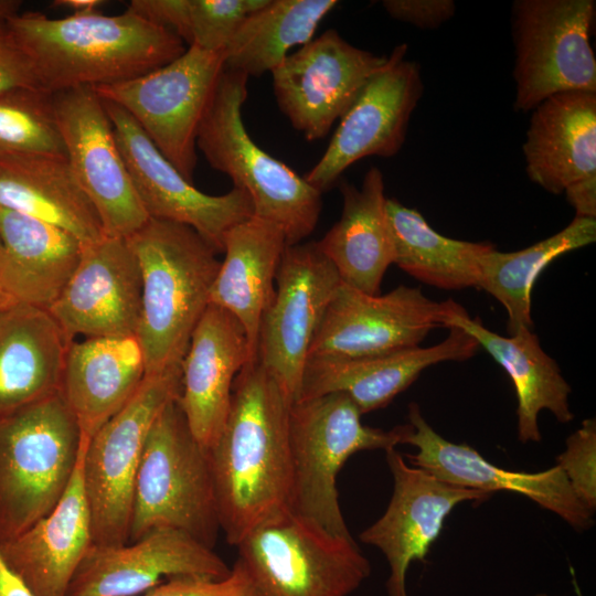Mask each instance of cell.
I'll use <instances>...</instances> for the list:
<instances>
[{
  "label": "cell",
  "instance_id": "6da1fadb",
  "mask_svg": "<svg viewBox=\"0 0 596 596\" xmlns=\"http://www.w3.org/2000/svg\"><path fill=\"white\" fill-rule=\"evenodd\" d=\"M290 405L256 356L236 375L224 426L207 448L220 528L231 545L288 507Z\"/></svg>",
  "mask_w": 596,
  "mask_h": 596
},
{
  "label": "cell",
  "instance_id": "7a4b0ae2",
  "mask_svg": "<svg viewBox=\"0 0 596 596\" xmlns=\"http://www.w3.org/2000/svg\"><path fill=\"white\" fill-rule=\"evenodd\" d=\"M7 25L31 63L38 85L53 94L125 82L182 55L185 43L173 32L126 10L52 19L18 13Z\"/></svg>",
  "mask_w": 596,
  "mask_h": 596
},
{
  "label": "cell",
  "instance_id": "3957f363",
  "mask_svg": "<svg viewBox=\"0 0 596 596\" xmlns=\"http://www.w3.org/2000/svg\"><path fill=\"white\" fill-rule=\"evenodd\" d=\"M141 275V309L136 338L146 374L179 365L194 328L210 304L221 262L192 227L149 219L126 238Z\"/></svg>",
  "mask_w": 596,
  "mask_h": 596
},
{
  "label": "cell",
  "instance_id": "277c9868",
  "mask_svg": "<svg viewBox=\"0 0 596 596\" xmlns=\"http://www.w3.org/2000/svg\"><path fill=\"white\" fill-rule=\"evenodd\" d=\"M247 79L223 70L199 126L196 146L213 169L249 195L254 216L279 226L287 245L298 244L318 224L322 193L248 135L242 118Z\"/></svg>",
  "mask_w": 596,
  "mask_h": 596
},
{
  "label": "cell",
  "instance_id": "5b68a950",
  "mask_svg": "<svg viewBox=\"0 0 596 596\" xmlns=\"http://www.w3.org/2000/svg\"><path fill=\"white\" fill-rule=\"evenodd\" d=\"M158 528L182 531L211 549L221 531L209 449L192 434L178 398L164 406L148 433L128 542Z\"/></svg>",
  "mask_w": 596,
  "mask_h": 596
},
{
  "label": "cell",
  "instance_id": "8992f818",
  "mask_svg": "<svg viewBox=\"0 0 596 596\" xmlns=\"http://www.w3.org/2000/svg\"><path fill=\"white\" fill-rule=\"evenodd\" d=\"M81 438L61 392L0 419V542L57 504L75 471Z\"/></svg>",
  "mask_w": 596,
  "mask_h": 596
},
{
  "label": "cell",
  "instance_id": "52a82bcc",
  "mask_svg": "<svg viewBox=\"0 0 596 596\" xmlns=\"http://www.w3.org/2000/svg\"><path fill=\"white\" fill-rule=\"evenodd\" d=\"M361 412L342 393L300 400L289 409L291 481L288 508L326 531L351 538L338 498L337 477L355 453L387 451L403 444L411 429L363 425Z\"/></svg>",
  "mask_w": 596,
  "mask_h": 596
},
{
  "label": "cell",
  "instance_id": "ba28073f",
  "mask_svg": "<svg viewBox=\"0 0 596 596\" xmlns=\"http://www.w3.org/2000/svg\"><path fill=\"white\" fill-rule=\"evenodd\" d=\"M256 596H349L371 574L353 538L283 508L235 545Z\"/></svg>",
  "mask_w": 596,
  "mask_h": 596
},
{
  "label": "cell",
  "instance_id": "9c48e42d",
  "mask_svg": "<svg viewBox=\"0 0 596 596\" xmlns=\"http://www.w3.org/2000/svg\"><path fill=\"white\" fill-rule=\"evenodd\" d=\"M181 364L146 374L132 397L87 441L83 479L92 518V544L129 541L134 486L148 433L181 393Z\"/></svg>",
  "mask_w": 596,
  "mask_h": 596
},
{
  "label": "cell",
  "instance_id": "30bf717a",
  "mask_svg": "<svg viewBox=\"0 0 596 596\" xmlns=\"http://www.w3.org/2000/svg\"><path fill=\"white\" fill-rule=\"evenodd\" d=\"M593 0H517L511 31L515 49L514 109L533 110L560 93H596L590 45Z\"/></svg>",
  "mask_w": 596,
  "mask_h": 596
},
{
  "label": "cell",
  "instance_id": "8fae6325",
  "mask_svg": "<svg viewBox=\"0 0 596 596\" xmlns=\"http://www.w3.org/2000/svg\"><path fill=\"white\" fill-rule=\"evenodd\" d=\"M224 70V53L188 46L170 63L138 77L93 87L126 110L190 182L199 126Z\"/></svg>",
  "mask_w": 596,
  "mask_h": 596
},
{
  "label": "cell",
  "instance_id": "7c38bea8",
  "mask_svg": "<svg viewBox=\"0 0 596 596\" xmlns=\"http://www.w3.org/2000/svg\"><path fill=\"white\" fill-rule=\"evenodd\" d=\"M340 276L317 242L287 245L263 315L256 358L291 403L300 392L308 352Z\"/></svg>",
  "mask_w": 596,
  "mask_h": 596
},
{
  "label": "cell",
  "instance_id": "4fadbf2b",
  "mask_svg": "<svg viewBox=\"0 0 596 596\" xmlns=\"http://www.w3.org/2000/svg\"><path fill=\"white\" fill-rule=\"evenodd\" d=\"M466 312L453 299L435 301L417 287L369 295L343 283L311 342V356H368L419 347L430 330Z\"/></svg>",
  "mask_w": 596,
  "mask_h": 596
},
{
  "label": "cell",
  "instance_id": "5bb4252c",
  "mask_svg": "<svg viewBox=\"0 0 596 596\" xmlns=\"http://www.w3.org/2000/svg\"><path fill=\"white\" fill-rule=\"evenodd\" d=\"M67 161L100 219L104 234L127 238L148 220L102 98L84 86L52 94Z\"/></svg>",
  "mask_w": 596,
  "mask_h": 596
},
{
  "label": "cell",
  "instance_id": "9a60e30c",
  "mask_svg": "<svg viewBox=\"0 0 596 596\" xmlns=\"http://www.w3.org/2000/svg\"><path fill=\"white\" fill-rule=\"evenodd\" d=\"M386 61L329 29L272 72L277 105L308 141L322 139Z\"/></svg>",
  "mask_w": 596,
  "mask_h": 596
},
{
  "label": "cell",
  "instance_id": "2e32d148",
  "mask_svg": "<svg viewBox=\"0 0 596 596\" xmlns=\"http://www.w3.org/2000/svg\"><path fill=\"white\" fill-rule=\"evenodd\" d=\"M407 45L395 46L339 119L326 151L305 180L323 193L365 157L389 158L402 148L409 118L423 93L419 65L406 60Z\"/></svg>",
  "mask_w": 596,
  "mask_h": 596
},
{
  "label": "cell",
  "instance_id": "e0dca14e",
  "mask_svg": "<svg viewBox=\"0 0 596 596\" xmlns=\"http://www.w3.org/2000/svg\"><path fill=\"white\" fill-rule=\"evenodd\" d=\"M102 100L136 193L149 219L190 226L217 253H223L225 233L254 215L249 195L237 188L222 195H210L196 189L158 150L126 110Z\"/></svg>",
  "mask_w": 596,
  "mask_h": 596
},
{
  "label": "cell",
  "instance_id": "ac0fdd59",
  "mask_svg": "<svg viewBox=\"0 0 596 596\" xmlns=\"http://www.w3.org/2000/svg\"><path fill=\"white\" fill-rule=\"evenodd\" d=\"M385 454L393 477L392 497L384 513L359 538L379 549L389 563L387 596H408L411 563L426 561L454 508L467 501H486L491 494L445 482L407 464L396 448Z\"/></svg>",
  "mask_w": 596,
  "mask_h": 596
},
{
  "label": "cell",
  "instance_id": "d6986e66",
  "mask_svg": "<svg viewBox=\"0 0 596 596\" xmlns=\"http://www.w3.org/2000/svg\"><path fill=\"white\" fill-rule=\"evenodd\" d=\"M529 179L596 219V93L555 94L533 110L523 143Z\"/></svg>",
  "mask_w": 596,
  "mask_h": 596
},
{
  "label": "cell",
  "instance_id": "ffe728a7",
  "mask_svg": "<svg viewBox=\"0 0 596 596\" xmlns=\"http://www.w3.org/2000/svg\"><path fill=\"white\" fill-rule=\"evenodd\" d=\"M231 567L189 534L170 528L149 531L123 545L92 544L65 596H138L173 577H226Z\"/></svg>",
  "mask_w": 596,
  "mask_h": 596
},
{
  "label": "cell",
  "instance_id": "44dd1931",
  "mask_svg": "<svg viewBox=\"0 0 596 596\" xmlns=\"http://www.w3.org/2000/svg\"><path fill=\"white\" fill-rule=\"evenodd\" d=\"M141 309L138 259L126 238L104 235L83 246L79 263L47 312L68 342L135 336Z\"/></svg>",
  "mask_w": 596,
  "mask_h": 596
},
{
  "label": "cell",
  "instance_id": "7402d4cb",
  "mask_svg": "<svg viewBox=\"0 0 596 596\" xmlns=\"http://www.w3.org/2000/svg\"><path fill=\"white\" fill-rule=\"evenodd\" d=\"M407 418L411 429L403 444L417 448L415 454L405 455L409 465L458 487L489 494L502 490L524 496L576 531L593 526L594 513L576 497L558 466L539 472L507 470L489 462L471 446L445 439L414 402L408 405Z\"/></svg>",
  "mask_w": 596,
  "mask_h": 596
},
{
  "label": "cell",
  "instance_id": "603a6c76",
  "mask_svg": "<svg viewBox=\"0 0 596 596\" xmlns=\"http://www.w3.org/2000/svg\"><path fill=\"white\" fill-rule=\"evenodd\" d=\"M445 340L368 356H311L307 359L297 401L330 393L347 395L366 414L387 406L428 366L464 361L480 348L465 330L451 326Z\"/></svg>",
  "mask_w": 596,
  "mask_h": 596
},
{
  "label": "cell",
  "instance_id": "cb8c5ba5",
  "mask_svg": "<svg viewBox=\"0 0 596 596\" xmlns=\"http://www.w3.org/2000/svg\"><path fill=\"white\" fill-rule=\"evenodd\" d=\"M255 355L241 322L209 304L181 362L178 403L194 437L210 448L220 435L236 375Z\"/></svg>",
  "mask_w": 596,
  "mask_h": 596
},
{
  "label": "cell",
  "instance_id": "d4e9b609",
  "mask_svg": "<svg viewBox=\"0 0 596 596\" xmlns=\"http://www.w3.org/2000/svg\"><path fill=\"white\" fill-rule=\"evenodd\" d=\"M81 451L73 477L53 510L14 538L0 542L7 564L34 596H65L92 545V518L83 479Z\"/></svg>",
  "mask_w": 596,
  "mask_h": 596
},
{
  "label": "cell",
  "instance_id": "484cf974",
  "mask_svg": "<svg viewBox=\"0 0 596 596\" xmlns=\"http://www.w3.org/2000/svg\"><path fill=\"white\" fill-rule=\"evenodd\" d=\"M146 364L136 336L96 337L68 343L61 394L89 440L136 393Z\"/></svg>",
  "mask_w": 596,
  "mask_h": 596
},
{
  "label": "cell",
  "instance_id": "4316f807",
  "mask_svg": "<svg viewBox=\"0 0 596 596\" xmlns=\"http://www.w3.org/2000/svg\"><path fill=\"white\" fill-rule=\"evenodd\" d=\"M0 207L54 225L83 246L105 235L66 157L0 152Z\"/></svg>",
  "mask_w": 596,
  "mask_h": 596
},
{
  "label": "cell",
  "instance_id": "83f0119b",
  "mask_svg": "<svg viewBox=\"0 0 596 596\" xmlns=\"http://www.w3.org/2000/svg\"><path fill=\"white\" fill-rule=\"evenodd\" d=\"M0 286L17 302L47 311L76 269L82 243L40 220L0 207Z\"/></svg>",
  "mask_w": 596,
  "mask_h": 596
},
{
  "label": "cell",
  "instance_id": "f1b7e54d",
  "mask_svg": "<svg viewBox=\"0 0 596 596\" xmlns=\"http://www.w3.org/2000/svg\"><path fill=\"white\" fill-rule=\"evenodd\" d=\"M340 219L318 241L343 284L379 295L383 276L393 264V246L386 216L383 174L370 168L361 188L339 181Z\"/></svg>",
  "mask_w": 596,
  "mask_h": 596
},
{
  "label": "cell",
  "instance_id": "f546056e",
  "mask_svg": "<svg viewBox=\"0 0 596 596\" xmlns=\"http://www.w3.org/2000/svg\"><path fill=\"white\" fill-rule=\"evenodd\" d=\"M287 241L276 224L252 216L224 236V259L210 291V304L243 326L256 356L259 324L275 295V278Z\"/></svg>",
  "mask_w": 596,
  "mask_h": 596
},
{
  "label": "cell",
  "instance_id": "4dcf8cb0",
  "mask_svg": "<svg viewBox=\"0 0 596 596\" xmlns=\"http://www.w3.org/2000/svg\"><path fill=\"white\" fill-rule=\"evenodd\" d=\"M68 343L45 310L15 304L0 315V419L60 392Z\"/></svg>",
  "mask_w": 596,
  "mask_h": 596
},
{
  "label": "cell",
  "instance_id": "1f68e13d",
  "mask_svg": "<svg viewBox=\"0 0 596 596\" xmlns=\"http://www.w3.org/2000/svg\"><path fill=\"white\" fill-rule=\"evenodd\" d=\"M469 333L509 374L518 400V438L521 443H539V414L550 411L563 424L574 418L568 396L571 386L561 369L547 353L532 329L522 328L510 337L487 329L467 311L455 316L450 326Z\"/></svg>",
  "mask_w": 596,
  "mask_h": 596
},
{
  "label": "cell",
  "instance_id": "d6a6232c",
  "mask_svg": "<svg viewBox=\"0 0 596 596\" xmlns=\"http://www.w3.org/2000/svg\"><path fill=\"white\" fill-rule=\"evenodd\" d=\"M393 264L440 289L478 287L485 255L494 246L446 237L423 215L395 199L386 200Z\"/></svg>",
  "mask_w": 596,
  "mask_h": 596
},
{
  "label": "cell",
  "instance_id": "836d02e7",
  "mask_svg": "<svg viewBox=\"0 0 596 596\" xmlns=\"http://www.w3.org/2000/svg\"><path fill=\"white\" fill-rule=\"evenodd\" d=\"M336 0H267L236 29L224 53V70L258 77L272 73L295 46L313 39Z\"/></svg>",
  "mask_w": 596,
  "mask_h": 596
},
{
  "label": "cell",
  "instance_id": "e575fe53",
  "mask_svg": "<svg viewBox=\"0 0 596 596\" xmlns=\"http://www.w3.org/2000/svg\"><path fill=\"white\" fill-rule=\"evenodd\" d=\"M596 241V219L575 216L562 231L518 252L492 248L481 264L477 288L494 297L508 313V332L532 329L531 292L542 273L557 257Z\"/></svg>",
  "mask_w": 596,
  "mask_h": 596
},
{
  "label": "cell",
  "instance_id": "d590c367",
  "mask_svg": "<svg viewBox=\"0 0 596 596\" xmlns=\"http://www.w3.org/2000/svg\"><path fill=\"white\" fill-rule=\"evenodd\" d=\"M267 0H132L127 10L178 35L188 46L223 52L240 24Z\"/></svg>",
  "mask_w": 596,
  "mask_h": 596
},
{
  "label": "cell",
  "instance_id": "8d00e7d4",
  "mask_svg": "<svg viewBox=\"0 0 596 596\" xmlns=\"http://www.w3.org/2000/svg\"><path fill=\"white\" fill-rule=\"evenodd\" d=\"M0 152L66 157L52 94L36 87L0 94Z\"/></svg>",
  "mask_w": 596,
  "mask_h": 596
},
{
  "label": "cell",
  "instance_id": "74e56055",
  "mask_svg": "<svg viewBox=\"0 0 596 596\" xmlns=\"http://www.w3.org/2000/svg\"><path fill=\"white\" fill-rule=\"evenodd\" d=\"M579 501L594 513L596 509V422L587 418L565 441L556 457Z\"/></svg>",
  "mask_w": 596,
  "mask_h": 596
},
{
  "label": "cell",
  "instance_id": "f35d334b",
  "mask_svg": "<svg viewBox=\"0 0 596 596\" xmlns=\"http://www.w3.org/2000/svg\"><path fill=\"white\" fill-rule=\"evenodd\" d=\"M138 596H256L245 570L236 561L220 579L173 577Z\"/></svg>",
  "mask_w": 596,
  "mask_h": 596
},
{
  "label": "cell",
  "instance_id": "ab89813d",
  "mask_svg": "<svg viewBox=\"0 0 596 596\" xmlns=\"http://www.w3.org/2000/svg\"><path fill=\"white\" fill-rule=\"evenodd\" d=\"M30 87L40 88L31 63L13 39L7 21H0V94Z\"/></svg>",
  "mask_w": 596,
  "mask_h": 596
},
{
  "label": "cell",
  "instance_id": "60d3db41",
  "mask_svg": "<svg viewBox=\"0 0 596 596\" xmlns=\"http://www.w3.org/2000/svg\"><path fill=\"white\" fill-rule=\"evenodd\" d=\"M382 6L394 19L421 29H435L455 13L451 0H384Z\"/></svg>",
  "mask_w": 596,
  "mask_h": 596
},
{
  "label": "cell",
  "instance_id": "b9f144b4",
  "mask_svg": "<svg viewBox=\"0 0 596 596\" xmlns=\"http://www.w3.org/2000/svg\"><path fill=\"white\" fill-rule=\"evenodd\" d=\"M0 596H34L23 579L7 564L1 551Z\"/></svg>",
  "mask_w": 596,
  "mask_h": 596
},
{
  "label": "cell",
  "instance_id": "7bdbcfd3",
  "mask_svg": "<svg viewBox=\"0 0 596 596\" xmlns=\"http://www.w3.org/2000/svg\"><path fill=\"white\" fill-rule=\"evenodd\" d=\"M102 0H55L53 6L57 8H66L73 12V14H84L97 11L103 6Z\"/></svg>",
  "mask_w": 596,
  "mask_h": 596
},
{
  "label": "cell",
  "instance_id": "ee69618b",
  "mask_svg": "<svg viewBox=\"0 0 596 596\" xmlns=\"http://www.w3.org/2000/svg\"><path fill=\"white\" fill-rule=\"evenodd\" d=\"M21 1L0 0V21H8L10 18L20 13Z\"/></svg>",
  "mask_w": 596,
  "mask_h": 596
},
{
  "label": "cell",
  "instance_id": "f6af8a7d",
  "mask_svg": "<svg viewBox=\"0 0 596 596\" xmlns=\"http://www.w3.org/2000/svg\"><path fill=\"white\" fill-rule=\"evenodd\" d=\"M17 302L0 286V315Z\"/></svg>",
  "mask_w": 596,
  "mask_h": 596
},
{
  "label": "cell",
  "instance_id": "bcb514c9",
  "mask_svg": "<svg viewBox=\"0 0 596 596\" xmlns=\"http://www.w3.org/2000/svg\"><path fill=\"white\" fill-rule=\"evenodd\" d=\"M535 596H549V595H546V594H538Z\"/></svg>",
  "mask_w": 596,
  "mask_h": 596
},
{
  "label": "cell",
  "instance_id": "7dc6e473",
  "mask_svg": "<svg viewBox=\"0 0 596 596\" xmlns=\"http://www.w3.org/2000/svg\"><path fill=\"white\" fill-rule=\"evenodd\" d=\"M1 249H2V246H1V242H0V254H1Z\"/></svg>",
  "mask_w": 596,
  "mask_h": 596
}]
</instances>
